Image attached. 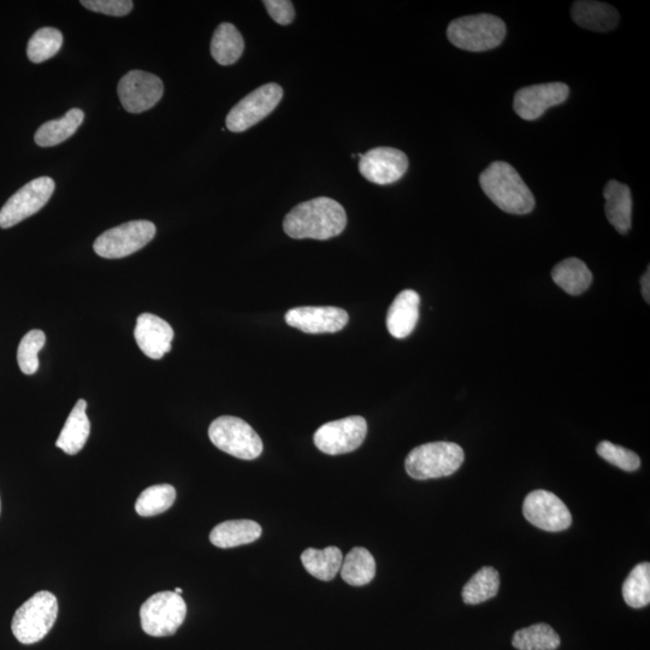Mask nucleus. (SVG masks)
Wrapping results in <instances>:
<instances>
[{
    "label": "nucleus",
    "mask_w": 650,
    "mask_h": 650,
    "mask_svg": "<svg viewBox=\"0 0 650 650\" xmlns=\"http://www.w3.org/2000/svg\"><path fill=\"white\" fill-rule=\"evenodd\" d=\"M368 434V423L360 416L329 422L319 428L313 441L319 451L329 455H340L356 451L363 445Z\"/></svg>",
    "instance_id": "obj_11"
},
{
    "label": "nucleus",
    "mask_w": 650,
    "mask_h": 650,
    "mask_svg": "<svg viewBox=\"0 0 650 650\" xmlns=\"http://www.w3.org/2000/svg\"><path fill=\"white\" fill-rule=\"evenodd\" d=\"M572 20L589 31L610 32L618 26L619 14L610 4L601 2H576L571 8Z\"/></svg>",
    "instance_id": "obj_20"
},
{
    "label": "nucleus",
    "mask_w": 650,
    "mask_h": 650,
    "mask_svg": "<svg viewBox=\"0 0 650 650\" xmlns=\"http://www.w3.org/2000/svg\"><path fill=\"white\" fill-rule=\"evenodd\" d=\"M271 19L281 26H288L294 21L295 10L289 0H265L263 2Z\"/></svg>",
    "instance_id": "obj_36"
},
{
    "label": "nucleus",
    "mask_w": 650,
    "mask_h": 650,
    "mask_svg": "<svg viewBox=\"0 0 650 650\" xmlns=\"http://www.w3.org/2000/svg\"><path fill=\"white\" fill-rule=\"evenodd\" d=\"M63 34L57 28L44 27L33 34L27 46V56L33 63H43L62 49Z\"/></svg>",
    "instance_id": "obj_32"
},
{
    "label": "nucleus",
    "mask_w": 650,
    "mask_h": 650,
    "mask_svg": "<svg viewBox=\"0 0 650 650\" xmlns=\"http://www.w3.org/2000/svg\"><path fill=\"white\" fill-rule=\"evenodd\" d=\"M596 452L607 463H610L623 471L634 472L640 469L641 459L635 452L630 451L628 448L614 445L610 441H602L599 443Z\"/></svg>",
    "instance_id": "obj_34"
},
{
    "label": "nucleus",
    "mask_w": 650,
    "mask_h": 650,
    "mask_svg": "<svg viewBox=\"0 0 650 650\" xmlns=\"http://www.w3.org/2000/svg\"><path fill=\"white\" fill-rule=\"evenodd\" d=\"M506 32L505 22L499 17L480 14L460 17L449 23L447 37L459 49L484 52L500 46Z\"/></svg>",
    "instance_id": "obj_4"
},
{
    "label": "nucleus",
    "mask_w": 650,
    "mask_h": 650,
    "mask_svg": "<svg viewBox=\"0 0 650 650\" xmlns=\"http://www.w3.org/2000/svg\"><path fill=\"white\" fill-rule=\"evenodd\" d=\"M483 192L502 211L528 215L535 208V197L511 164L494 162L480 176Z\"/></svg>",
    "instance_id": "obj_2"
},
{
    "label": "nucleus",
    "mask_w": 650,
    "mask_h": 650,
    "mask_svg": "<svg viewBox=\"0 0 650 650\" xmlns=\"http://www.w3.org/2000/svg\"><path fill=\"white\" fill-rule=\"evenodd\" d=\"M156 226L150 221H132L106 230L94 242V252L106 259H121L144 248L155 238Z\"/></svg>",
    "instance_id": "obj_8"
},
{
    "label": "nucleus",
    "mask_w": 650,
    "mask_h": 650,
    "mask_svg": "<svg viewBox=\"0 0 650 650\" xmlns=\"http://www.w3.org/2000/svg\"><path fill=\"white\" fill-rule=\"evenodd\" d=\"M134 336L145 356L158 360L170 352L174 330L161 317L152 315V313H143L137 319Z\"/></svg>",
    "instance_id": "obj_17"
},
{
    "label": "nucleus",
    "mask_w": 650,
    "mask_h": 650,
    "mask_svg": "<svg viewBox=\"0 0 650 650\" xmlns=\"http://www.w3.org/2000/svg\"><path fill=\"white\" fill-rule=\"evenodd\" d=\"M209 437L222 452L242 460L257 459L263 452V442L256 430L238 417L215 419L210 425Z\"/></svg>",
    "instance_id": "obj_6"
},
{
    "label": "nucleus",
    "mask_w": 650,
    "mask_h": 650,
    "mask_svg": "<svg viewBox=\"0 0 650 650\" xmlns=\"http://www.w3.org/2000/svg\"><path fill=\"white\" fill-rule=\"evenodd\" d=\"M376 575V561L368 549L353 548L341 566V577L353 587L369 584Z\"/></svg>",
    "instance_id": "obj_27"
},
{
    "label": "nucleus",
    "mask_w": 650,
    "mask_h": 650,
    "mask_svg": "<svg viewBox=\"0 0 650 650\" xmlns=\"http://www.w3.org/2000/svg\"><path fill=\"white\" fill-rule=\"evenodd\" d=\"M421 298L412 289L401 292L390 305L387 315V328L395 339H405L415 330L419 318Z\"/></svg>",
    "instance_id": "obj_18"
},
{
    "label": "nucleus",
    "mask_w": 650,
    "mask_h": 650,
    "mask_svg": "<svg viewBox=\"0 0 650 650\" xmlns=\"http://www.w3.org/2000/svg\"><path fill=\"white\" fill-rule=\"evenodd\" d=\"M176 500V490L170 484H158L140 494L135 511L141 517H153L168 511Z\"/></svg>",
    "instance_id": "obj_30"
},
{
    "label": "nucleus",
    "mask_w": 650,
    "mask_h": 650,
    "mask_svg": "<svg viewBox=\"0 0 650 650\" xmlns=\"http://www.w3.org/2000/svg\"><path fill=\"white\" fill-rule=\"evenodd\" d=\"M307 572L321 581H332L341 570L344 555L338 547L309 548L301 554Z\"/></svg>",
    "instance_id": "obj_26"
},
{
    "label": "nucleus",
    "mask_w": 650,
    "mask_h": 650,
    "mask_svg": "<svg viewBox=\"0 0 650 650\" xmlns=\"http://www.w3.org/2000/svg\"><path fill=\"white\" fill-rule=\"evenodd\" d=\"M56 183L51 177H38L17 191L0 210V228L8 229L27 220L49 203Z\"/></svg>",
    "instance_id": "obj_9"
},
{
    "label": "nucleus",
    "mask_w": 650,
    "mask_h": 650,
    "mask_svg": "<svg viewBox=\"0 0 650 650\" xmlns=\"http://www.w3.org/2000/svg\"><path fill=\"white\" fill-rule=\"evenodd\" d=\"M46 336L41 330L34 329L23 336L17 350V363L25 375H34L39 369L38 354L45 346Z\"/></svg>",
    "instance_id": "obj_33"
},
{
    "label": "nucleus",
    "mask_w": 650,
    "mask_h": 650,
    "mask_svg": "<svg viewBox=\"0 0 650 650\" xmlns=\"http://www.w3.org/2000/svg\"><path fill=\"white\" fill-rule=\"evenodd\" d=\"M186 616V602L174 592L152 595L140 608L141 628L152 637L173 636Z\"/></svg>",
    "instance_id": "obj_7"
},
{
    "label": "nucleus",
    "mask_w": 650,
    "mask_h": 650,
    "mask_svg": "<svg viewBox=\"0 0 650 650\" xmlns=\"http://www.w3.org/2000/svg\"><path fill=\"white\" fill-rule=\"evenodd\" d=\"M608 222L619 234L626 235L632 226V195L624 183L611 180L604 189Z\"/></svg>",
    "instance_id": "obj_19"
},
{
    "label": "nucleus",
    "mask_w": 650,
    "mask_h": 650,
    "mask_svg": "<svg viewBox=\"0 0 650 650\" xmlns=\"http://www.w3.org/2000/svg\"><path fill=\"white\" fill-rule=\"evenodd\" d=\"M85 120L84 111L72 109L58 120L46 122L34 135L35 144L41 147H52L72 138Z\"/></svg>",
    "instance_id": "obj_23"
},
{
    "label": "nucleus",
    "mask_w": 650,
    "mask_h": 650,
    "mask_svg": "<svg viewBox=\"0 0 650 650\" xmlns=\"http://www.w3.org/2000/svg\"><path fill=\"white\" fill-rule=\"evenodd\" d=\"M87 403L79 400L65 422L56 446L69 455L78 454L85 447L91 433L90 419L87 417Z\"/></svg>",
    "instance_id": "obj_21"
},
{
    "label": "nucleus",
    "mask_w": 650,
    "mask_h": 650,
    "mask_svg": "<svg viewBox=\"0 0 650 650\" xmlns=\"http://www.w3.org/2000/svg\"><path fill=\"white\" fill-rule=\"evenodd\" d=\"M117 92L124 110L130 114H141L162 99L164 85L156 75L132 70L118 82Z\"/></svg>",
    "instance_id": "obj_13"
},
{
    "label": "nucleus",
    "mask_w": 650,
    "mask_h": 650,
    "mask_svg": "<svg viewBox=\"0 0 650 650\" xmlns=\"http://www.w3.org/2000/svg\"><path fill=\"white\" fill-rule=\"evenodd\" d=\"M260 536H262V527L253 520H228L218 524L211 531L210 541L218 548L227 549L248 545L257 541Z\"/></svg>",
    "instance_id": "obj_22"
},
{
    "label": "nucleus",
    "mask_w": 650,
    "mask_h": 650,
    "mask_svg": "<svg viewBox=\"0 0 650 650\" xmlns=\"http://www.w3.org/2000/svg\"><path fill=\"white\" fill-rule=\"evenodd\" d=\"M464 460V449L457 443L430 442L412 449L405 460V469L415 480H433L453 475Z\"/></svg>",
    "instance_id": "obj_3"
},
{
    "label": "nucleus",
    "mask_w": 650,
    "mask_h": 650,
    "mask_svg": "<svg viewBox=\"0 0 650 650\" xmlns=\"http://www.w3.org/2000/svg\"><path fill=\"white\" fill-rule=\"evenodd\" d=\"M174 593L181 595L183 590L181 588H176Z\"/></svg>",
    "instance_id": "obj_38"
},
{
    "label": "nucleus",
    "mask_w": 650,
    "mask_h": 650,
    "mask_svg": "<svg viewBox=\"0 0 650 650\" xmlns=\"http://www.w3.org/2000/svg\"><path fill=\"white\" fill-rule=\"evenodd\" d=\"M283 90L280 85L267 84L257 88L234 106L226 118L227 128L233 133H242L256 126L280 104Z\"/></svg>",
    "instance_id": "obj_10"
},
{
    "label": "nucleus",
    "mask_w": 650,
    "mask_h": 650,
    "mask_svg": "<svg viewBox=\"0 0 650 650\" xmlns=\"http://www.w3.org/2000/svg\"><path fill=\"white\" fill-rule=\"evenodd\" d=\"M524 517L536 528L559 533L569 529L572 516L569 508L557 495L547 490H534L524 500Z\"/></svg>",
    "instance_id": "obj_12"
},
{
    "label": "nucleus",
    "mask_w": 650,
    "mask_h": 650,
    "mask_svg": "<svg viewBox=\"0 0 650 650\" xmlns=\"http://www.w3.org/2000/svg\"><path fill=\"white\" fill-rule=\"evenodd\" d=\"M346 226L344 206L327 197L311 199L295 206L283 221L285 233L297 240H329L344 232Z\"/></svg>",
    "instance_id": "obj_1"
},
{
    "label": "nucleus",
    "mask_w": 650,
    "mask_h": 650,
    "mask_svg": "<svg viewBox=\"0 0 650 650\" xmlns=\"http://www.w3.org/2000/svg\"><path fill=\"white\" fill-rule=\"evenodd\" d=\"M552 277L553 281L570 295L583 294L593 282L592 271L578 258H567L555 265Z\"/></svg>",
    "instance_id": "obj_24"
},
{
    "label": "nucleus",
    "mask_w": 650,
    "mask_h": 650,
    "mask_svg": "<svg viewBox=\"0 0 650 650\" xmlns=\"http://www.w3.org/2000/svg\"><path fill=\"white\" fill-rule=\"evenodd\" d=\"M570 96L569 86L563 82L522 88L514 96L513 109L525 121H535L549 108L563 104Z\"/></svg>",
    "instance_id": "obj_15"
},
{
    "label": "nucleus",
    "mask_w": 650,
    "mask_h": 650,
    "mask_svg": "<svg viewBox=\"0 0 650 650\" xmlns=\"http://www.w3.org/2000/svg\"><path fill=\"white\" fill-rule=\"evenodd\" d=\"M513 647L518 650H557L560 637L548 624H535L514 634Z\"/></svg>",
    "instance_id": "obj_29"
},
{
    "label": "nucleus",
    "mask_w": 650,
    "mask_h": 650,
    "mask_svg": "<svg viewBox=\"0 0 650 650\" xmlns=\"http://www.w3.org/2000/svg\"><path fill=\"white\" fill-rule=\"evenodd\" d=\"M245 50V41L232 23H221L211 40V55L221 65H232L239 61Z\"/></svg>",
    "instance_id": "obj_25"
},
{
    "label": "nucleus",
    "mask_w": 650,
    "mask_h": 650,
    "mask_svg": "<svg viewBox=\"0 0 650 650\" xmlns=\"http://www.w3.org/2000/svg\"><path fill=\"white\" fill-rule=\"evenodd\" d=\"M649 268L647 269V273L643 275L642 280H641V288H642V295L643 299L647 301L649 304L650 301V274H649Z\"/></svg>",
    "instance_id": "obj_37"
},
{
    "label": "nucleus",
    "mask_w": 650,
    "mask_h": 650,
    "mask_svg": "<svg viewBox=\"0 0 650 650\" xmlns=\"http://www.w3.org/2000/svg\"><path fill=\"white\" fill-rule=\"evenodd\" d=\"M500 589L499 572L494 567L486 566L478 570L463 589V601L466 605H478L495 598Z\"/></svg>",
    "instance_id": "obj_28"
},
{
    "label": "nucleus",
    "mask_w": 650,
    "mask_h": 650,
    "mask_svg": "<svg viewBox=\"0 0 650 650\" xmlns=\"http://www.w3.org/2000/svg\"><path fill=\"white\" fill-rule=\"evenodd\" d=\"M81 4L94 13L116 17L128 15L134 5L130 0H82Z\"/></svg>",
    "instance_id": "obj_35"
},
{
    "label": "nucleus",
    "mask_w": 650,
    "mask_h": 650,
    "mask_svg": "<svg viewBox=\"0 0 650 650\" xmlns=\"http://www.w3.org/2000/svg\"><path fill=\"white\" fill-rule=\"evenodd\" d=\"M623 598L632 608H643L650 602V564H638L623 584Z\"/></svg>",
    "instance_id": "obj_31"
},
{
    "label": "nucleus",
    "mask_w": 650,
    "mask_h": 650,
    "mask_svg": "<svg viewBox=\"0 0 650 650\" xmlns=\"http://www.w3.org/2000/svg\"><path fill=\"white\" fill-rule=\"evenodd\" d=\"M409 169V158L393 147H376L363 155L359 171L364 179L375 185L386 186L403 179Z\"/></svg>",
    "instance_id": "obj_14"
},
{
    "label": "nucleus",
    "mask_w": 650,
    "mask_h": 650,
    "mask_svg": "<svg viewBox=\"0 0 650 650\" xmlns=\"http://www.w3.org/2000/svg\"><path fill=\"white\" fill-rule=\"evenodd\" d=\"M288 325L307 334L338 333L348 323V313L334 306H305L289 310Z\"/></svg>",
    "instance_id": "obj_16"
},
{
    "label": "nucleus",
    "mask_w": 650,
    "mask_h": 650,
    "mask_svg": "<svg viewBox=\"0 0 650 650\" xmlns=\"http://www.w3.org/2000/svg\"><path fill=\"white\" fill-rule=\"evenodd\" d=\"M0 508H2V504H0Z\"/></svg>",
    "instance_id": "obj_39"
},
{
    "label": "nucleus",
    "mask_w": 650,
    "mask_h": 650,
    "mask_svg": "<svg viewBox=\"0 0 650 650\" xmlns=\"http://www.w3.org/2000/svg\"><path fill=\"white\" fill-rule=\"evenodd\" d=\"M58 616V601L50 592L32 596L16 611L11 630L22 644L38 643L53 628Z\"/></svg>",
    "instance_id": "obj_5"
}]
</instances>
